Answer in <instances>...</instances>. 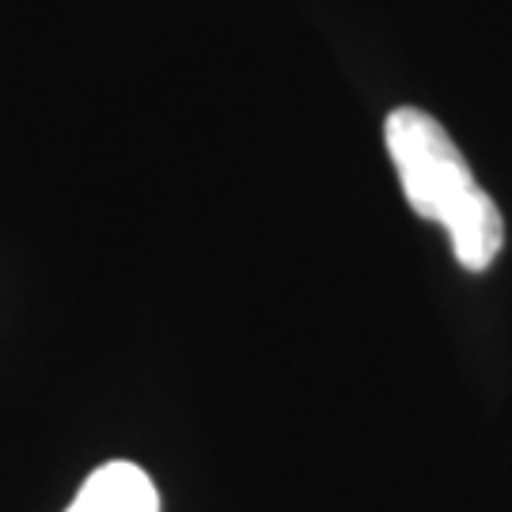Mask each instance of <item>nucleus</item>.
<instances>
[{"mask_svg": "<svg viewBox=\"0 0 512 512\" xmlns=\"http://www.w3.org/2000/svg\"><path fill=\"white\" fill-rule=\"evenodd\" d=\"M384 141L410 209L444 224L463 270H490L505 247V220L448 129L418 107H395L384 122Z\"/></svg>", "mask_w": 512, "mask_h": 512, "instance_id": "nucleus-1", "label": "nucleus"}, {"mask_svg": "<svg viewBox=\"0 0 512 512\" xmlns=\"http://www.w3.org/2000/svg\"><path fill=\"white\" fill-rule=\"evenodd\" d=\"M65 512H160V494L137 463L110 459L88 475Z\"/></svg>", "mask_w": 512, "mask_h": 512, "instance_id": "nucleus-2", "label": "nucleus"}]
</instances>
